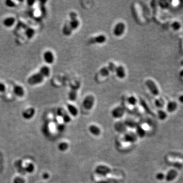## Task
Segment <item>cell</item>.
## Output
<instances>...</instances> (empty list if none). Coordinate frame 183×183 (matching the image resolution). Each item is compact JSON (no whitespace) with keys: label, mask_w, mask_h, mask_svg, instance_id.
I'll use <instances>...</instances> for the list:
<instances>
[{"label":"cell","mask_w":183,"mask_h":183,"mask_svg":"<svg viewBox=\"0 0 183 183\" xmlns=\"http://www.w3.org/2000/svg\"><path fill=\"white\" fill-rule=\"evenodd\" d=\"M89 131L90 133L94 136H99L101 133L100 128L97 126L96 125L91 124L89 127Z\"/></svg>","instance_id":"13"},{"label":"cell","mask_w":183,"mask_h":183,"mask_svg":"<svg viewBox=\"0 0 183 183\" xmlns=\"http://www.w3.org/2000/svg\"><path fill=\"white\" fill-rule=\"evenodd\" d=\"M180 24L178 23H174V24H172V28H174V29H176V30H177L179 28H180Z\"/></svg>","instance_id":"40"},{"label":"cell","mask_w":183,"mask_h":183,"mask_svg":"<svg viewBox=\"0 0 183 183\" xmlns=\"http://www.w3.org/2000/svg\"><path fill=\"white\" fill-rule=\"evenodd\" d=\"M125 125L127 127H129L130 128H136V127L138 126L136 122L133 120H127L126 121L125 123Z\"/></svg>","instance_id":"24"},{"label":"cell","mask_w":183,"mask_h":183,"mask_svg":"<svg viewBox=\"0 0 183 183\" xmlns=\"http://www.w3.org/2000/svg\"><path fill=\"white\" fill-rule=\"evenodd\" d=\"M177 108V104L174 101H170L168 103L167 109L169 113H172L175 111Z\"/></svg>","instance_id":"21"},{"label":"cell","mask_w":183,"mask_h":183,"mask_svg":"<svg viewBox=\"0 0 183 183\" xmlns=\"http://www.w3.org/2000/svg\"><path fill=\"white\" fill-rule=\"evenodd\" d=\"M62 117H63V122L65 123H66V124L70 123L71 121V118L70 116L66 112H65V113H64Z\"/></svg>","instance_id":"30"},{"label":"cell","mask_w":183,"mask_h":183,"mask_svg":"<svg viewBox=\"0 0 183 183\" xmlns=\"http://www.w3.org/2000/svg\"><path fill=\"white\" fill-rule=\"evenodd\" d=\"M35 3V1H33V0H29L27 1V4L29 6H32L34 3Z\"/></svg>","instance_id":"41"},{"label":"cell","mask_w":183,"mask_h":183,"mask_svg":"<svg viewBox=\"0 0 183 183\" xmlns=\"http://www.w3.org/2000/svg\"><path fill=\"white\" fill-rule=\"evenodd\" d=\"M127 102L130 105L135 106L137 103V99L136 98V97L134 96H130L128 97L127 99Z\"/></svg>","instance_id":"23"},{"label":"cell","mask_w":183,"mask_h":183,"mask_svg":"<svg viewBox=\"0 0 183 183\" xmlns=\"http://www.w3.org/2000/svg\"><path fill=\"white\" fill-rule=\"evenodd\" d=\"M136 135L139 138H143L146 135V129L144 128L143 126H139L138 125L136 127Z\"/></svg>","instance_id":"18"},{"label":"cell","mask_w":183,"mask_h":183,"mask_svg":"<svg viewBox=\"0 0 183 183\" xmlns=\"http://www.w3.org/2000/svg\"><path fill=\"white\" fill-rule=\"evenodd\" d=\"M42 176L43 178H44V179H45V180H46V179L48 178H49V174H47V173H44V174H43Z\"/></svg>","instance_id":"42"},{"label":"cell","mask_w":183,"mask_h":183,"mask_svg":"<svg viewBox=\"0 0 183 183\" xmlns=\"http://www.w3.org/2000/svg\"><path fill=\"white\" fill-rule=\"evenodd\" d=\"M80 87V84L76 87H74L71 89L68 94L69 99L71 101H74L76 100L78 97V91Z\"/></svg>","instance_id":"12"},{"label":"cell","mask_w":183,"mask_h":183,"mask_svg":"<svg viewBox=\"0 0 183 183\" xmlns=\"http://www.w3.org/2000/svg\"><path fill=\"white\" fill-rule=\"evenodd\" d=\"M43 59L48 64H52L54 62V56L52 52L50 50L46 51L43 54Z\"/></svg>","instance_id":"10"},{"label":"cell","mask_w":183,"mask_h":183,"mask_svg":"<svg viewBox=\"0 0 183 183\" xmlns=\"http://www.w3.org/2000/svg\"><path fill=\"white\" fill-rule=\"evenodd\" d=\"M110 71L108 69L107 66H104L100 69L99 73L103 77H107L110 74Z\"/></svg>","instance_id":"22"},{"label":"cell","mask_w":183,"mask_h":183,"mask_svg":"<svg viewBox=\"0 0 183 183\" xmlns=\"http://www.w3.org/2000/svg\"><path fill=\"white\" fill-rule=\"evenodd\" d=\"M67 107L71 115H72L74 117H76V116H78V110L76 106L71 104H68L67 105Z\"/></svg>","instance_id":"16"},{"label":"cell","mask_w":183,"mask_h":183,"mask_svg":"<svg viewBox=\"0 0 183 183\" xmlns=\"http://www.w3.org/2000/svg\"><path fill=\"white\" fill-rule=\"evenodd\" d=\"M50 73V70L49 67L42 66L40 68L39 71L37 73L30 76L28 80V83L31 86L38 85L43 82L44 78L49 76Z\"/></svg>","instance_id":"1"},{"label":"cell","mask_w":183,"mask_h":183,"mask_svg":"<svg viewBox=\"0 0 183 183\" xmlns=\"http://www.w3.org/2000/svg\"><path fill=\"white\" fill-rule=\"evenodd\" d=\"M6 90V87L5 86V85L2 82H0V93L5 92Z\"/></svg>","instance_id":"39"},{"label":"cell","mask_w":183,"mask_h":183,"mask_svg":"<svg viewBox=\"0 0 183 183\" xmlns=\"http://www.w3.org/2000/svg\"><path fill=\"white\" fill-rule=\"evenodd\" d=\"M13 92L15 95L19 97L24 96L25 94V91L23 87H21V86H19V85H15L14 86Z\"/></svg>","instance_id":"17"},{"label":"cell","mask_w":183,"mask_h":183,"mask_svg":"<svg viewBox=\"0 0 183 183\" xmlns=\"http://www.w3.org/2000/svg\"><path fill=\"white\" fill-rule=\"evenodd\" d=\"M15 22V19L13 17H7L3 21V25L7 27L10 28L14 25Z\"/></svg>","instance_id":"19"},{"label":"cell","mask_w":183,"mask_h":183,"mask_svg":"<svg viewBox=\"0 0 183 183\" xmlns=\"http://www.w3.org/2000/svg\"><path fill=\"white\" fill-rule=\"evenodd\" d=\"M126 30V25L124 23L120 21L115 25L113 29V34L116 37L122 36Z\"/></svg>","instance_id":"5"},{"label":"cell","mask_w":183,"mask_h":183,"mask_svg":"<svg viewBox=\"0 0 183 183\" xmlns=\"http://www.w3.org/2000/svg\"><path fill=\"white\" fill-rule=\"evenodd\" d=\"M57 129L60 132H63L65 129V126L63 124H60L57 126Z\"/></svg>","instance_id":"38"},{"label":"cell","mask_w":183,"mask_h":183,"mask_svg":"<svg viewBox=\"0 0 183 183\" xmlns=\"http://www.w3.org/2000/svg\"><path fill=\"white\" fill-rule=\"evenodd\" d=\"M125 110L124 107L121 106H118L113 108L111 111V115L115 119H121L125 115Z\"/></svg>","instance_id":"8"},{"label":"cell","mask_w":183,"mask_h":183,"mask_svg":"<svg viewBox=\"0 0 183 183\" xmlns=\"http://www.w3.org/2000/svg\"><path fill=\"white\" fill-rule=\"evenodd\" d=\"M155 105L157 107L161 108L164 106V102L163 101V100H162L161 99H158L155 101Z\"/></svg>","instance_id":"33"},{"label":"cell","mask_w":183,"mask_h":183,"mask_svg":"<svg viewBox=\"0 0 183 183\" xmlns=\"http://www.w3.org/2000/svg\"><path fill=\"white\" fill-rule=\"evenodd\" d=\"M145 85L146 87L148 88V89L151 93L154 96H158L159 94V90L158 88L157 85L156 84L155 82L152 80L148 79L146 80L145 82Z\"/></svg>","instance_id":"6"},{"label":"cell","mask_w":183,"mask_h":183,"mask_svg":"<svg viewBox=\"0 0 183 183\" xmlns=\"http://www.w3.org/2000/svg\"><path fill=\"white\" fill-rule=\"evenodd\" d=\"M96 183H109L108 182V181H106V180H100V181H97Z\"/></svg>","instance_id":"43"},{"label":"cell","mask_w":183,"mask_h":183,"mask_svg":"<svg viewBox=\"0 0 183 183\" xmlns=\"http://www.w3.org/2000/svg\"><path fill=\"white\" fill-rule=\"evenodd\" d=\"M123 139L127 143H134L137 140L138 137L135 133L133 132H129L125 134Z\"/></svg>","instance_id":"9"},{"label":"cell","mask_w":183,"mask_h":183,"mask_svg":"<svg viewBox=\"0 0 183 183\" xmlns=\"http://www.w3.org/2000/svg\"><path fill=\"white\" fill-rule=\"evenodd\" d=\"M178 176V172L174 169H171L167 172L165 176V180L167 182H170L174 181Z\"/></svg>","instance_id":"15"},{"label":"cell","mask_w":183,"mask_h":183,"mask_svg":"<svg viewBox=\"0 0 183 183\" xmlns=\"http://www.w3.org/2000/svg\"><path fill=\"white\" fill-rule=\"evenodd\" d=\"M115 74L117 75V78L119 79L123 80L124 79L126 75V70L124 67L122 65H119V66H117V68L115 69Z\"/></svg>","instance_id":"11"},{"label":"cell","mask_w":183,"mask_h":183,"mask_svg":"<svg viewBox=\"0 0 183 183\" xmlns=\"http://www.w3.org/2000/svg\"><path fill=\"white\" fill-rule=\"evenodd\" d=\"M72 32L73 30H71L70 27L68 23V21L66 22V23L64 24L63 30H62V32L63 33L64 35L66 36H69L71 35Z\"/></svg>","instance_id":"20"},{"label":"cell","mask_w":183,"mask_h":183,"mask_svg":"<svg viewBox=\"0 0 183 183\" xmlns=\"http://www.w3.org/2000/svg\"><path fill=\"white\" fill-rule=\"evenodd\" d=\"M107 38L103 34H100L96 36L93 37H91L89 40L90 44H102L106 42Z\"/></svg>","instance_id":"7"},{"label":"cell","mask_w":183,"mask_h":183,"mask_svg":"<svg viewBox=\"0 0 183 183\" xmlns=\"http://www.w3.org/2000/svg\"><path fill=\"white\" fill-rule=\"evenodd\" d=\"M35 113V110L34 108H29L25 110L23 113L22 115L26 120H29L34 117Z\"/></svg>","instance_id":"14"},{"label":"cell","mask_w":183,"mask_h":183,"mask_svg":"<svg viewBox=\"0 0 183 183\" xmlns=\"http://www.w3.org/2000/svg\"><path fill=\"white\" fill-rule=\"evenodd\" d=\"M158 117L160 120H162V121L165 120L167 117L166 113L162 110H159L158 111Z\"/></svg>","instance_id":"29"},{"label":"cell","mask_w":183,"mask_h":183,"mask_svg":"<svg viewBox=\"0 0 183 183\" xmlns=\"http://www.w3.org/2000/svg\"><path fill=\"white\" fill-rule=\"evenodd\" d=\"M70 21H68L71 30H77L80 26V21L78 18V14L75 12H71L69 14Z\"/></svg>","instance_id":"4"},{"label":"cell","mask_w":183,"mask_h":183,"mask_svg":"<svg viewBox=\"0 0 183 183\" xmlns=\"http://www.w3.org/2000/svg\"><path fill=\"white\" fill-rule=\"evenodd\" d=\"M95 102V98L93 95H88L85 97L82 101V106L85 109L91 110L94 107Z\"/></svg>","instance_id":"3"},{"label":"cell","mask_w":183,"mask_h":183,"mask_svg":"<svg viewBox=\"0 0 183 183\" xmlns=\"http://www.w3.org/2000/svg\"><path fill=\"white\" fill-rule=\"evenodd\" d=\"M25 170L27 172L32 173L34 170V165L32 163H29L25 167Z\"/></svg>","instance_id":"34"},{"label":"cell","mask_w":183,"mask_h":183,"mask_svg":"<svg viewBox=\"0 0 183 183\" xmlns=\"http://www.w3.org/2000/svg\"><path fill=\"white\" fill-rule=\"evenodd\" d=\"M95 173L99 176H109L112 173L113 170L109 167L104 164H99L97 165L95 168Z\"/></svg>","instance_id":"2"},{"label":"cell","mask_w":183,"mask_h":183,"mask_svg":"<svg viewBox=\"0 0 183 183\" xmlns=\"http://www.w3.org/2000/svg\"><path fill=\"white\" fill-rule=\"evenodd\" d=\"M180 75H181L182 76H183V70L181 72H180Z\"/></svg>","instance_id":"45"},{"label":"cell","mask_w":183,"mask_h":183,"mask_svg":"<svg viewBox=\"0 0 183 183\" xmlns=\"http://www.w3.org/2000/svg\"><path fill=\"white\" fill-rule=\"evenodd\" d=\"M169 156L171 157L175 158H179L180 159L183 160V155L180 152H172L169 154Z\"/></svg>","instance_id":"32"},{"label":"cell","mask_w":183,"mask_h":183,"mask_svg":"<svg viewBox=\"0 0 183 183\" xmlns=\"http://www.w3.org/2000/svg\"><path fill=\"white\" fill-rule=\"evenodd\" d=\"M5 4L7 6V7L9 8H13L16 6V4L14 2L11 1V0H7L5 2Z\"/></svg>","instance_id":"35"},{"label":"cell","mask_w":183,"mask_h":183,"mask_svg":"<svg viewBox=\"0 0 183 183\" xmlns=\"http://www.w3.org/2000/svg\"><path fill=\"white\" fill-rule=\"evenodd\" d=\"M156 178H157V180L159 181H162L164 179L165 176L164 174L162 172H159L158 173L156 176Z\"/></svg>","instance_id":"36"},{"label":"cell","mask_w":183,"mask_h":183,"mask_svg":"<svg viewBox=\"0 0 183 183\" xmlns=\"http://www.w3.org/2000/svg\"><path fill=\"white\" fill-rule=\"evenodd\" d=\"M35 34V31L32 28H29L25 31V34L28 39H31L33 37Z\"/></svg>","instance_id":"26"},{"label":"cell","mask_w":183,"mask_h":183,"mask_svg":"<svg viewBox=\"0 0 183 183\" xmlns=\"http://www.w3.org/2000/svg\"><path fill=\"white\" fill-rule=\"evenodd\" d=\"M179 100L181 101V102H182V103H183V95L180 97V98H179Z\"/></svg>","instance_id":"44"},{"label":"cell","mask_w":183,"mask_h":183,"mask_svg":"<svg viewBox=\"0 0 183 183\" xmlns=\"http://www.w3.org/2000/svg\"><path fill=\"white\" fill-rule=\"evenodd\" d=\"M13 183H25V181L21 178L17 177L14 178Z\"/></svg>","instance_id":"37"},{"label":"cell","mask_w":183,"mask_h":183,"mask_svg":"<svg viewBox=\"0 0 183 183\" xmlns=\"http://www.w3.org/2000/svg\"><path fill=\"white\" fill-rule=\"evenodd\" d=\"M117 65H115V63H114L113 62H110L108 63V67L109 70L110 72H115V69L117 68Z\"/></svg>","instance_id":"31"},{"label":"cell","mask_w":183,"mask_h":183,"mask_svg":"<svg viewBox=\"0 0 183 183\" xmlns=\"http://www.w3.org/2000/svg\"><path fill=\"white\" fill-rule=\"evenodd\" d=\"M126 126L125 124H122L121 123H117V124L115 125V129L117 131L119 132H123L125 131L126 129Z\"/></svg>","instance_id":"28"},{"label":"cell","mask_w":183,"mask_h":183,"mask_svg":"<svg viewBox=\"0 0 183 183\" xmlns=\"http://www.w3.org/2000/svg\"><path fill=\"white\" fill-rule=\"evenodd\" d=\"M167 163L168 164L174 166V167L176 168L177 169H182L183 168V165L181 163L179 162H177V161H168Z\"/></svg>","instance_id":"25"},{"label":"cell","mask_w":183,"mask_h":183,"mask_svg":"<svg viewBox=\"0 0 183 183\" xmlns=\"http://www.w3.org/2000/svg\"><path fill=\"white\" fill-rule=\"evenodd\" d=\"M69 148V144L66 142H62L58 146V149L61 152H65Z\"/></svg>","instance_id":"27"}]
</instances>
